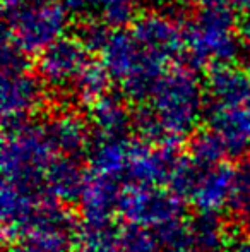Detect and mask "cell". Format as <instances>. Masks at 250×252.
I'll return each mask as SVG.
<instances>
[{
  "mask_svg": "<svg viewBox=\"0 0 250 252\" xmlns=\"http://www.w3.org/2000/svg\"><path fill=\"white\" fill-rule=\"evenodd\" d=\"M209 129L223 141L228 155H244L250 148V100L237 106L207 105Z\"/></svg>",
  "mask_w": 250,
  "mask_h": 252,
  "instance_id": "cell-9",
  "label": "cell"
},
{
  "mask_svg": "<svg viewBox=\"0 0 250 252\" xmlns=\"http://www.w3.org/2000/svg\"><path fill=\"white\" fill-rule=\"evenodd\" d=\"M200 9L209 10H250V0H195Z\"/></svg>",
  "mask_w": 250,
  "mask_h": 252,
  "instance_id": "cell-19",
  "label": "cell"
},
{
  "mask_svg": "<svg viewBox=\"0 0 250 252\" xmlns=\"http://www.w3.org/2000/svg\"><path fill=\"white\" fill-rule=\"evenodd\" d=\"M100 53L110 79L130 100H147L156 81L167 72V67L144 50L130 31L111 30Z\"/></svg>",
  "mask_w": 250,
  "mask_h": 252,
  "instance_id": "cell-4",
  "label": "cell"
},
{
  "mask_svg": "<svg viewBox=\"0 0 250 252\" xmlns=\"http://www.w3.org/2000/svg\"><path fill=\"white\" fill-rule=\"evenodd\" d=\"M237 31H238V38H240V45L247 52H250V12H247V16L240 21Z\"/></svg>",
  "mask_w": 250,
  "mask_h": 252,
  "instance_id": "cell-20",
  "label": "cell"
},
{
  "mask_svg": "<svg viewBox=\"0 0 250 252\" xmlns=\"http://www.w3.org/2000/svg\"><path fill=\"white\" fill-rule=\"evenodd\" d=\"M43 84L29 72V65L2 67L0 108L7 127L26 124L41 106Z\"/></svg>",
  "mask_w": 250,
  "mask_h": 252,
  "instance_id": "cell-8",
  "label": "cell"
},
{
  "mask_svg": "<svg viewBox=\"0 0 250 252\" xmlns=\"http://www.w3.org/2000/svg\"><path fill=\"white\" fill-rule=\"evenodd\" d=\"M124 249L127 252H156V242L146 232H130L124 235Z\"/></svg>",
  "mask_w": 250,
  "mask_h": 252,
  "instance_id": "cell-18",
  "label": "cell"
},
{
  "mask_svg": "<svg viewBox=\"0 0 250 252\" xmlns=\"http://www.w3.org/2000/svg\"><path fill=\"white\" fill-rule=\"evenodd\" d=\"M60 2H62L63 5H65L69 10H76V7H77V0H60Z\"/></svg>",
  "mask_w": 250,
  "mask_h": 252,
  "instance_id": "cell-22",
  "label": "cell"
},
{
  "mask_svg": "<svg viewBox=\"0 0 250 252\" xmlns=\"http://www.w3.org/2000/svg\"><path fill=\"white\" fill-rule=\"evenodd\" d=\"M58 153L52 146L45 126L19 124L9 127L3 137L2 165L10 187L24 192L47 179Z\"/></svg>",
  "mask_w": 250,
  "mask_h": 252,
  "instance_id": "cell-3",
  "label": "cell"
},
{
  "mask_svg": "<svg viewBox=\"0 0 250 252\" xmlns=\"http://www.w3.org/2000/svg\"><path fill=\"white\" fill-rule=\"evenodd\" d=\"M206 103V90L195 74L177 67L156 81L147 105L134 115V124L146 143L173 146L195 129Z\"/></svg>",
  "mask_w": 250,
  "mask_h": 252,
  "instance_id": "cell-1",
  "label": "cell"
},
{
  "mask_svg": "<svg viewBox=\"0 0 250 252\" xmlns=\"http://www.w3.org/2000/svg\"><path fill=\"white\" fill-rule=\"evenodd\" d=\"M247 74H249V77H250V62H249V65H247Z\"/></svg>",
  "mask_w": 250,
  "mask_h": 252,
  "instance_id": "cell-23",
  "label": "cell"
},
{
  "mask_svg": "<svg viewBox=\"0 0 250 252\" xmlns=\"http://www.w3.org/2000/svg\"><path fill=\"white\" fill-rule=\"evenodd\" d=\"M228 252H250V242L249 244H238V246L231 247Z\"/></svg>",
  "mask_w": 250,
  "mask_h": 252,
  "instance_id": "cell-21",
  "label": "cell"
},
{
  "mask_svg": "<svg viewBox=\"0 0 250 252\" xmlns=\"http://www.w3.org/2000/svg\"><path fill=\"white\" fill-rule=\"evenodd\" d=\"M228 155L223 141L211 129L197 132L190 139V159L202 166L220 165L221 159Z\"/></svg>",
  "mask_w": 250,
  "mask_h": 252,
  "instance_id": "cell-16",
  "label": "cell"
},
{
  "mask_svg": "<svg viewBox=\"0 0 250 252\" xmlns=\"http://www.w3.org/2000/svg\"><path fill=\"white\" fill-rule=\"evenodd\" d=\"M161 2H173V0H161Z\"/></svg>",
  "mask_w": 250,
  "mask_h": 252,
  "instance_id": "cell-24",
  "label": "cell"
},
{
  "mask_svg": "<svg viewBox=\"0 0 250 252\" xmlns=\"http://www.w3.org/2000/svg\"><path fill=\"white\" fill-rule=\"evenodd\" d=\"M89 117L98 134L107 137H124L130 124L134 122L124 100L117 94L108 93L91 105Z\"/></svg>",
  "mask_w": 250,
  "mask_h": 252,
  "instance_id": "cell-12",
  "label": "cell"
},
{
  "mask_svg": "<svg viewBox=\"0 0 250 252\" xmlns=\"http://www.w3.org/2000/svg\"><path fill=\"white\" fill-rule=\"evenodd\" d=\"M132 36L154 60L167 67L185 52V28L167 12H146L134 19Z\"/></svg>",
  "mask_w": 250,
  "mask_h": 252,
  "instance_id": "cell-7",
  "label": "cell"
},
{
  "mask_svg": "<svg viewBox=\"0 0 250 252\" xmlns=\"http://www.w3.org/2000/svg\"><path fill=\"white\" fill-rule=\"evenodd\" d=\"M108 84H110V76L105 70L103 63H98L93 60L89 63V67L84 70L81 79L77 81L72 93L79 101L93 105V103H96L100 98H103L107 94Z\"/></svg>",
  "mask_w": 250,
  "mask_h": 252,
  "instance_id": "cell-15",
  "label": "cell"
},
{
  "mask_svg": "<svg viewBox=\"0 0 250 252\" xmlns=\"http://www.w3.org/2000/svg\"><path fill=\"white\" fill-rule=\"evenodd\" d=\"M240 47L233 12L202 9L185 26V55L194 67L230 63Z\"/></svg>",
  "mask_w": 250,
  "mask_h": 252,
  "instance_id": "cell-5",
  "label": "cell"
},
{
  "mask_svg": "<svg viewBox=\"0 0 250 252\" xmlns=\"http://www.w3.org/2000/svg\"><path fill=\"white\" fill-rule=\"evenodd\" d=\"M230 202L238 221L244 223V226L250 232V161L242 163L235 170Z\"/></svg>",
  "mask_w": 250,
  "mask_h": 252,
  "instance_id": "cell-17",
  "label": "cell"
},
{
  "mask_svg": "<svg viewBox=\"0 0 250 252\" xmlns=\"http://www.w3.org/2000/svg\"><path fill=\"white\" fill-rule=\"evenodd\" d=\"M76 10L107 24L110 30H120L136 19L137 0H77Z\"/></svg>",
  "mask_w": 250,
  "mask_h": 252,
  "instance_id": "cell-14",
  "label": "cell"
},
{
  "mask_svg": "<svg viewBox=\"0 0 250 252\" xmlns=\"http://www.w3.org/2000/svg\"><path fill=\"white\" fill-rule=\"evenodd\" d=\"M207 105L237 106L250 100V77L247 70H242L231 63L211 67L206 84Z\"/></svg>",
  "mask_w": 250,
  "mask_h": 252,
  "instance_id": "cell-10",
  "label": "cell"
},
{
  "mask_svg": "<svg viewBox=\"0 0 250 252\" xmlns=\"http://www.w3.org/2000/svg\"><path fill=\"white\" fill-rule=\"evenodd\" d=\"M47 136L55 151L62 156H77L89 144L87 126L76 112H60L45 126Z\"/></svg>",
  "mask_w": 250,
  "mask_h": 252,
  "instance_id": "cell-11",
  "label": "cell"
},
{
  "mask_svg": "<svg viewBox=\"0 0 250 252\" xmlns=\"http://www.w3.org/2000/svg\"><path fill=\"white\" fill-rule=\"evenodd\" d=\"M5 41L26 55L41 53L63 38L69 9L60 0H2Z\"/></svg>",
  "mask_w": 250,
  "mask_h": 252,
  "instance_id": "cell-2",
  "label": "cell"
},
{
  "mask_svg": "<svg viewBox=\"0 0 250 252\" xmlns=\"http://www.w3.org/2000/svg\"><path fill=\"white\" fill-rule=\"evenodd\" d=\"M93 62L89 50L81 40L60 38L40 53L38 74L41 83L52 91L67 93L74 91L77 81Z\"/></svg>",
  "mask_w": 250,
  "mask_h": 252,
  "instance_id": "cell-6",
  "label": "cell"
},
{
  "mask_svg": "<svg viewBox=\"0 0 250 252\" xmlns=\"http://www.w3.org/2000/svg\"><path fill=\"white\" fill-rule=\"evenodd\" d=\"M132 146L134 144L124 137L100 136L89 151L94 172L107 177H115L122 173L129 166Z\"/></svg>",
  "mask_w": 250,
  "mask_h": 252,
  "instance_id": "cell-13",
  "label": "cell"
}]
</instances>
